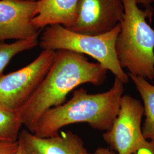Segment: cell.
<instances>
[{"label":"cell","instance_id":"4","mask_svg":"<svg viewBox=\"0 0 154 154\" xmlns=\"http://www.w3.org/2000/svg\"><path fill=\"white\" fill-rule=\"evenodd\" d=\"M120 30L119 23L108 33L90 35L74 32L60 25H50L45 29L39 45L43 50H67L89 55L125 84L129 82V76L120 65L116 50Z\"/></svg>","mask_w":154,"mask_h":154},{"label":"cell","instance_id":"7","mask_svg":"<svg viewBox=\"0 0 154 154\" xmlns=\"http://www.w3.org/2000/svg\"><path fill=\"white\" fill-rule=\"evenodd\" d=\"M123 16L122 0H79L75 21L67 29L90 35L105 34L121 23Z\"/></svg>","mask_w":154,"mask_h":154},{"label":"cell","instance_id":"1","mask_svg":"<svg viewBox=\"0 0 154 154\" xmlns=\"http://www.w3.org/2000/svg\"><path fill=\"white\" fill-rule=\"evenodd\" d=\"M107 72L99 63L89 62L83 54L67 50H56L42 81L17 111L22 125L33 133L45 112L64 103L69 93L81 85H102Z\"/></svg>","mask_w":154,"mask_h":154},{"label":"cell","instance_id":"10","mask_svg":"<svg viewBox=\"0 0 154 154\" xmlns=\"http://www.w3.org/2000/svg\"><path fill=\"white\" fill-rule=\"evenodd\" d=\"M79 0H39L33 25L42 30L46 26L60 25L69 29L75 21Z\"/></svg>","mask_w":154,"mask_h":154},{"label":"cell","instance_id":"12","mask_svg":"<svg viewBox=\"0 0 154 154\" xmlns=\"http://www.w3.org/2000/svg\"><path fill=\"white\" fill-rule=\"evenodd\" d=\"M22 125L17 111L0 107V140L17 142Z\"/></svg>","mask_w":154,"mask_h":154},{"label":"cell","instance_id":"17","mask_svg":"<svg viewBox=\"0 0 154 154\" xmlns=\"http://www.w3.org/2000/svg\"><path fill=\"white\" fill-rule=\"evenodd\" d=\"M18 149L16 154H27V152L25 149L23 144L22 142V139L20 137H18Z\"/></svg>","mask_w":154,"mask_h":154},{"label":"cell","instance_id":"14","mask_svg":"<svg viewBox=\"0 0 154 154\" xmlns=\"http://www.w3.org/2000/svg\"><path fill=\"white\" fill-rule=\"evenodd\" d=\"M18 145V140L17 142L0 140V154H16Z\"/></svg>","mask_w":154,"mask_h":154},{"label":"cell","instance_id":"9","mask_svg":"<svg viewBox=\"0 0 154 154\" xmlns=\"http://www.w3.org/2000/svg\"><path fill=\"white\" fill-rule=\"evenodd\" d=\"M19 137L27 154H94L86 148L82 139L71 131L44 138L22 130Z\"/></svg>","mask_w":154,"mask_h":154},{"label":"cell","instance_id":"8","mask_svg":"<svg viewBox=\"0 0 154 154\" xmlns=\"http://www.w3.org/2000/svg\"><path fill=\"white\" fill-rule=\"evenodd\" d=\"M35 0H0V42L38 36L41 30L33 23Z\"/></svg>","mask_w":154,"mask_h":154},{"label":"cell","instance_id":"15","mask_svg":"<svg viewBox=\"0 0 154 154\" xmlns=\"http://www.w3.org/2000/svg\"><path fill=\"white\" fill-rule=\"evenodd\" d=\"M138 5H142L145 9L153 8L151 5L154 2V0H136Z\"/></svg>","mask_w":154,"mask_h":154},{"label":"cell","instance_id":"13","mask_svg":"<svg viewBox=\"0 0 154 154\" xmlns=\"http://www.w3.org/2000/svg\"><path fill=\"white\" fill-rule=\"evenodd\" d=\"M38 37L17 40L11 44L0 42V74L15 55L36 46L38 44Z\"/></svg>","mask_w":154,"mask_h":154},{"label":"cell","instance_id":"11","mask_svg":"<svg viewBox=\"0 0 154 154\" xmlns=\"http://www.w3.org/2000/svg\"><path fill=\"white\" fill-rule=\"evenodd\" d=\"M143 100L144 121L142 132L144 138L154 143V85L143 77L128 75Z\"/></svg>","mask_w":154,"mask_h":154},{"label":"cell","instance_id":"2","mask_svg":"<svg viewBox=\"0 0 154 154\" xmlns=\"http://www.w3.org/2000/svg\"><path fill=\"white\" fill-rule=\"evenodd\" d=\"M124 85L116 77L112 87L103 93L88 94L82 88L74 90L69 100L45 112L33 134L49 138L58 134L62 127L78 123H86L99 131L110 130L119 112Z\"/></svg>","mask_w":154,"mask_h":154},{"label":"cell","instance_id":"6","mask_svg":"<svg viewBox=\"0 0 154 154\" xmlns=\"http://www.w3.org/2000/svg\"><path fill=\"white\" fill-rule=\"evenodd\" d=\"M55 51L43 50L27 66L0 74V107L17 111L32 95L49 71Z\"/></svg>","mask_w":154,"mask_h":154},{"label":"cell","instance_id":"3","mask_svg":"<svg viewBox=\"0 0 154 154\" xmlns=\"http://www.w3.org/2000/svg\"><path fill=\"white\" fill-rule=\"evenodd\" d=\"M124 16L116 50L122 69L129 74L154 79V28L147 21L153 8L140 9L136 0H122Z\"/></svg>","mask_w":154,"mask_h":154},{"label":"cell","instance_id":"5","mask_svg":"<svg viewBox=\"0 0 154 154\" xmlns=\"http://www.w3.org/2000/svg\"><path fill=\"white\" fill-rule=\"evenodd\" d=\"M144 107L141 102L130 95L122 97L118 114L111 129L102 137L116 154H133L139 149L154 147L144 138L142 121Z\"/></svg>","mask_w":154,"mask_h":154},{"label":"cell","instance_id":"16","mask_svg":"<svg viewBox=\"0 0 154 154\" xmlns=\"http://www.w3.org/2000/svg\"><path fill=\"white\" fill-rule=\"evenodd\" d=\"M94 154H116V152L109 148L98 147L94 152Z\"/></svg>","mask_w":154,"mask_h":154},{"label":"cell","instance_id":"18","mask_svg":"<svg viewBox=\"0 0 154 154\" xmlns=\"http://www.w3.org/2000/svg\"><path fill=\"white\" fill-rule=\"evenodd\" d=\"M133 154H154V147L140 149Z\"/></svg>","mask_w":154,"mask_h":154}]
</instances>
